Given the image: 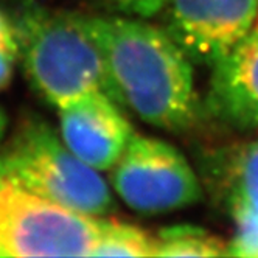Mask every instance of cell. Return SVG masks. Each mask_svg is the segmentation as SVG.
<instances>
[{
    "label": "cell",
    "instance_id": "obj_1",
    "mask_svg": "<svg viewBox=\"0 0 258 258\" xmlns=\"http://www.w3.org/2000/svg\"><path fill=\"white\" fill-rule=\"evenodd\" d=\"M78 19L101 53L120 107L167 131H183L196 121L193 62L167 30L124 14Z\"/></svg>",
    "mask_w": 258,
    "mask_h": 258
},
{
    "label": "cell",
    "instance_id": "obj_2",
    "mask_svg": "<svg viewBox=\"0 0 258 258\" xmlns=\"http://www.w3.org/2000/svg\"><path fill=\"white\" fill-rule=\"evenodd\" d=\"M13 22L25 77L44 100L58 107L90 90L114 100L103 56L77 13H56L27 0Z\"/></svg>",
    "mask_w": 258,
    "mask_h": 258
},
{
    "label": "cell",
    "instance_id": "obj_3",
    "mask_svg": "<svg viewBox=\"0 0 258 258\" xmlns=\"http://www.w3.org/2000/svg\"><path fill=\"white\" fill-rule=\"evenodd\" d=\"M4 168L30 190L73 212L103 218L114 199L98 170L73 154L39 118L25 120L0 151Z\"/></svg>",
    "mask_w": 258,
    "mask_h": 258
},
{
    "label": "cell",
    "instance_id": "obj_4",
    "mask_svg": "<svg viewBox=\"0 0 258 258\" xmlns=\"http://www.w3.org/2000/svg\"><path fill=\"white\" fill-rule=\"evenodd\" d=\"M101 218L59 206L0 162V256H92Z\"/></svg>",
    "mask_w": 258,
    "mask_h": 258
},
{
    "label": "cell",
    "instance_id": "obj_5",
    "mask_svg": "<svg viewBox=\"0 0 258 258\" xmlns=\"http://www.w3.org/2000/svg\"><path fill=\"white\" fill-rule=\"evenodd\" d=\"M110 170L115 193L143 215L170 213L202 198L201 182L185 156L156 137L134 134Z\"/></svg>",
    "mask_w": 258,
    "mask_h": 258
},
{
    "label": "cell",
    "instance_id": "obj_6",
    "mask_svg": "<svg viewBox=\"0 0 258 258\" xmlns=\"http://www.w3.org/2000/svg\"><path fill=\"white\" fill-rule=\"evenodd\" d=\"M165 30L191 62L215 66L258 19V0H167Z\"/></svg>",
    "mask_w": 258,
    "mask_h": 258
},
{
    "label": "cell",
    "instance_id": "obj_7",
    "mask_svg": "<svg viewBox=\"0 0 258 258\" xmlns=\"http://www.w3.org/2000/svg\"><path fill=\"white\" fill-rule=\"evenodd\" d=\"M59 136L67 148L98 171L121 157L134 127L121 107L101 90H90L58 106Z\"/></svg>",
    "mask_w": 258,
    "mask_h": 258
},
{
    "label": "cell",
    "instance_id": "obj_8",
    "mask_svg": "<svg viewBox=\"0 0 258 258\" xmlns=\"http://www.w3.org/2000/svg\"><path fill=\"white\" fill-rule=\"evenodd\" d=\"M212 67L210 112L238 129L258 127V24Z\"/></svg>",
    "mask_w": 258,
    "mask_h": 258
},
{
    "label": "cell",
    "instance_id": "obj_9",
    "mask_svg": "<svg viewBox=\"0 0 258 258\" xmlns=\"http://www.w3.org/2000/svg\"><path fill=\"white\" fill-rule=\"evenodd\" d=\"M221 187L235 226L227 255L258 258V139L227 156Z\"/></svg>",
    "mask_w": 258,
    "mask_h": 258
},
{
    "label": "cell",
    "instance_id": "obj_10",
    "mask_svg": "<svg viewBox=\"0 0 258 258\" xmlns=\"http://www.w3.org/2000/svg\"><path fill=\"white\" fill-rule=\"evenodd\" d=\"M154 244V256H224L227 243L196 226H171L160 229Z\"/></svg>",
    "mask_w": 258,
    "mask_h": 258
},
{
    "label": "cell",
    "instance_id": "obj_11",
    "mask_svg": "<svg viewBox=\"0 0 258 258\" xmlns=\"http://www.w3.org/2000/svg\"><path fill=\"white\" fill-rule=\"evenodd\" d=\"M156 238L137 226L101 218L98 241L92 256H154Z\"/></svg>",
    "mask_w": 258,
    "mask_h": 258
},
{
    "label": "cell",
    "instance_id": "obj_12",
    "mask_svg": "<svg viewBox=\"0 0 258 258\" xmlns=\"http://www.w3.org/2000/svg\"><path fill=\"white\" fill-rule=\"evenodd\" d=\"M109 11L133 17H153L160 14L167 0H97Z\"/></svg>",
    "mask_w": 258,
    "mask_h": 258
},
{
    "label": "cell",
    "instance_id": "obj_13",
    "mask_svg": "<svg viewBox=\"0 0 258 258\" xmlns=\"http://www.w3.org/2000/svg\"><path fill=\"white\" fill-rule=\"evenodd\" d=\"M0 48L19 58V44H17L14 22L2 10H0Z\"/></svg>",
    "mask_w": 258,
    "mask_h": 258
},
{
    "label": "cell",
    "instance_id": "obj_14",
    "mask_svg": "<svg viewBox=\"0 0 258 258\" xmlns=\"http://www.w3.org/2000/svg\"><path fill=\"white\" fill-rule=\"evenodd\" d=\"M16 59V54L0 48V90H4L10 84Z\"/></svg>",
    "mask_w": 258,
    "mask_h": 258
},
{
    "label": "cell",
    "instance_id": "obj_15",
    "mask_svg": "<svg viewBox=\"0 0 258 258\" xmlns=\"http://www.w3.org/2000/svg\"><path fill=\"white\" fill-rule=\"evenodd\" d=\"M7 127H8V117L5 114V110L0 107V140L4 139V136L7 133Z\"/></svg>",
    "mask_w": 258,
    "mask_h": 258
}]
</instances>
